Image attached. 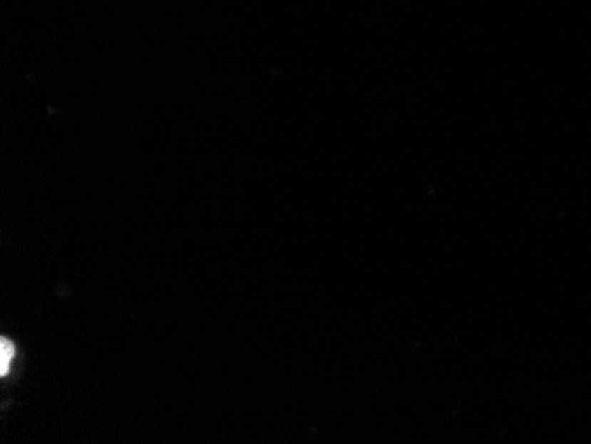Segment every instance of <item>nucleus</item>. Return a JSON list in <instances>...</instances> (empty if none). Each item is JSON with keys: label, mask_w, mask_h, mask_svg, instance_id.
Returning a JSON list of instances; mask_svg holds the SVG:
<instances>
[{"label": "nucleus", "mask_w": 591, "mask_h": 444, "mask_svg": "<svg viewBox=\"0 0 591 444\" xmlns=\"http://www.w3.org/2000/svg\"><path fill=\"white\" fill-rule=\"evenodd\" d=\"M14 356V349L11 346L9 340H2L0 342V372L2 376H6L7 370H9V361Z\"/></svg>", "instance_id": "f257e3e1"}]
</instances>
